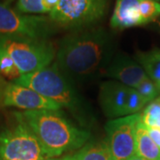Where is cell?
Segmentation results:
<instances>
[{"label": "cell", "mask_w": 160, "mask_h": 160, "mask_svg": "<svg viewBox=\"0 0 160 160\" xmlns=\"http://www.w3.org/2000/svg\"><path fill=\"white\" fill-rule=\"evenodd\" d=\"M116 47L113 35L103 28L76 29L59 42L54 64L75 85L89 83L104 76Z\"/></svg>", "instance_id": "cell-1"}, {"label": "cell", "mask_w": 160, "mask_h": 160, "mask_svg": "<svg viewBox=\"0 0 160 160\" xmlns=\"http://www.w3.org/2000/svg\"><path fill=\"white\" fill-rule=\"evenodd\" d=\"M21 114L38 140L46 158L79 149L91 138L89 130L73 123L61 109L24 110Z\"/></svg>", "instance_id": "cell-2"}, {"label": "cell", "mask_w": 160, "mask_h": 160, "mask_svg": "<svg viewBox=\"0 0 160 160\" xmlns=\"http://www.w3.org/2000/svg\"><path fill=\"white\" fill-rule=\"evenodd\" d=\"M12 82L29 87L62 108L67 109L78 125L86 130L91 129L96 123L91 105L54 63L33 73L22 75Z\"/></svg>", "instance_id": "cell-3"}, {"label": "cell", "mask_w": 160, "mask_h": 160, "mask_svg": "<svg viewBox=\"0 0 160 160\" xmlns=\"http://www.w3.org/2000/svg\"><path fill=\"white\" fill-rule=\"evenodd\" d=\"M38 140L23 119L13 111L0 122V160H45Z\"/></svg>", "instance_id": "cell-4"}, {"label": "cell", "mask_w": 160, "mask_h": 160, "mask_svg": "<svg viewBox=\"0 0 160 160\" xmlns=\"http://www.w3.org/2000/svg\"><path fill=\"white\" fill-rule=\"evenodd\" d=\"M0 48L12 58L22 75L50 66L56 55V49L46 39L0 34Z\"/></svg>", "instance_id": "cell-5"}, {"label": "cell", "mask_w": 160, "mask_h": 160, "mask_svg": "<svg viewBox=\"0 0 160 160\" xmlns=\"http://www.w3.org/2000/svg\"><path fill=\"white\" fill-rule=\"evenodd\" d=\"M109 0H60L50 12L55 26L80 29L92 27L106 14Z\"/></svg>", "instance_id": "cell-6"}, {"label": "cell", "mask_w": 160, "mask_h": 160, "mask_svg": "<svg viewBox=\"0 0 160 160\" xmlns=\"http://www.w3.org/2000/svg\"><path fill=\"white\" fill-rule=\"evenodd\" d=\"M98 99L103 114L109 119L138 114L147 104L134 88L115 80L103 82Z\"/></svg>", "instance_id": "cell-7"}, {"label": "cell", "mask_w": 160, "mask_h": 160, "mask_svg": "<svg viewBox=\"0 0 160 160\" xmlns=\"http://www.w3.org/2000/svg\"><path fill=\"white\" fill-rule=\"evenodd\" d=\"M50 17L21 13L0 3V34L33 39H49L55 32Z\"/></svg>", "instance_id": "cell-8"}, {"label": "cell", "mask_w": 160, "mask_h": 160, "mask_svg": "<svg viewBox=\"0 0 160 160\" xmlns=\"http://www.w3.org/2000/svg\"><path fill=\"white\" fill-rule=\"evenodd\" d=\"M140 120L138 113L107 122L106 142L113 160H128L136 155V128Z\"/></svg>", "instance_id": "cell-9"}, {"label": "cell", "mask_w": 160, "mask_h": 160, "mask_svg": "<svg viewBox=\"0 0 160 160\" xmlns=\"http://www.w3.org/2000/svg\"><path fill=\"white\" fill-rule=\"evenodd\" d=\"M0 108H18L24 110L62 109L61 106L40 95L32 89L8 81L1 76Z\"/></svg>", "instance_id": "cell-10"}, {"label": "cell", "mask_w": 160, "mask_h": 160, "mask_svg": "<svg viewBox=\"0 0 160 160\" xmlns=\"http://www.w3.org/2000/svg\"><path fill=\"white\" fill-rule=\"evenodd\" d=\"M104 76L134 89L149 78L134 58L120 52L111 59Z\"/></svg>", "instance_id": "cell-11"}, {"label": "cell", "mask_w": 160, "mask_h": 160, "mask_svg": "<svg viewBox=\"0 0 160 160\" xmlns=\"http://www.w3.org/2000/svg\"><path fill=\"white\" fill-rule=\"evenodd\" d=\"M142 0H117L110 19V27L114 29H123L144 25L140 12Z\"/></svg>", "instance_id": "cell-12"}, {"label": "cell", "mask_w": 160, "mask_h": 160, "mask_svg": "<svg viewBox=\"0 0 160 160\" xmlns=\"http://www.w3.org/2000/svg\"><path fill=\"white\" fill-rule=\"evenodd\" d=\"M67 157L69 160H113L106 141L86 143L77 152Z\"/></svg>", "instance_id": "cell-13"}, {"label": "cell", "mask_w": 160, "mask_h": 160, "mask_svg": "<svg viewBox=\"0 0 160 160\" xmlns=\"http://www.w3.org/2000/svg\"><path fill=\"white\" fill-rule=\"evenodd\" d=\"M136 156L147 160H160V149L152 141L147 127L141 120L136 128Z\"/></svg>", "instance_id": "cell-14"}, {"label": "cell", "mask_w": 160, "mask_h": 160, "mask_svg": "<svg viewBox=\"0 0 160 160\" xmlns=\"http://www.w3.org/2000/svg\"><path fill=\"white\" fill-rule=\"evenodd\" d=\"M142 67L145 73L160 89V49L138 52L134 58Z\"/></svg>", "instance_id": "cell-15"}, {"label": "cell", "mask_w": 160, "mask_h": 160, "mask_svg": "<svg viewBox=\"0 0 160 160\" xmlns=\"http://www.w3.org/2000/svg\"><path fill=\"white\" fill-rule=\"evenodd\" d=\"M141 122L147 127L160 129V96L150 102L141 114Z\"/></svg>", "instance_id": "cell-16"}, {"label": "cell", "mask_w": 160, "mask_h": 160, "mask_svg": "<svg viewBox=\"0 0 160 160\" xmlns=\"http://www.w3.org/2000/svg\"><path fill=\"white\" fill-rule=\"evenodd\" d=\"M0 76L4 78L14 81L22 74L12 58L0 48Z\"/></svg>", "instance_id": "cell-17"}, {"label": "cell", "mask_w": 160, "mask_h": 160, "mask_svg": "<svg viewBox=\"0 0 160 160\" xmlns=\"http://www.w3.org/2000/svg\"><path fill=\"white\" fill-rule=\"evenodd\" d=\"M140 12L145 24L153 22L160 16V2L157 0H142Z\"/></svg>", "instance_id": "cell-18"}, {"label": "cell", "mask_w": 160, "mask_h": 160, "mask_svg": "<svg viewBox=\"0 0 160 160\" xmlns=\"http://www.w3.org/2000/svg\"><path fill=\"white\" fill-rule=\"evenodd\" d=\"M139 94L143 98V100L147 103L154 101L156 98L158 97L160 93V89L156 86L154 82L149 78L142 81L139 86L135 88Z\"/></svg>", "instance_id": "cell-19"}, {"label": "cell", "mask_w": 160, "mask_h": 160, "mask_svg": "<svg viewBox=\"0 0 160 160\" xmlns=\"http://www.w3.org/2000/svg\"><path fill=\"white\" fill-rule=\"evenodd\" d=\"M16 11L21 13H46L47 12L43 0H18Z\"/></svg>", "instance_id": "cell-20"}, {"label": "cell", "mask_w": 160, "mask_h": 160, "mask_svg": "<svg viewBox=\"0 0 160 160\" xmlns=\"http://www.w3.org/2000/svg\"><path fill=\"white\" fill-rule=\"evenodd\" d=\"M147 127V126H146ZM147 131L149 132V135L152 139L157 146L160 149V129L156 127H147Z\"/></svg>", "instance_id": "cell-21"}, {"label": "cell", "mask_w": 160, "mask_h": 160, "mask_svg": "<svg viewBox=\"0 0 160 160\" xmlns=\"http://www.w3.org/2000/svg\"><path fill=\"white\" fill-rule=\"evenodd\" d=\"M43 2L47 12H50L59 4L60 0H43Z\"/></svg>", "instance_id": "cell-22"}, {"label": "cell", "mask_w": 160, "mask_h": 160, "mask_svg": "<svg viewBox=\"0 0 160 160\" xmlns=\"http://www.w3.org/2000/svg\"><path fill=\"white\" fill-rule=\"evenodd\" d=\"M45 160H69V159L68 158V157H67V156H65V157H63V158H46Z\"/></svg>", "instance_id": "cell-23"}, {"label": "cell", "mask_w": 160, "mask_h": 160, "mask_svg": "<svg viewBox=\"0 0 160 160\" xmlns=\"http://www.w3.org/2000/svg\"><path fill=\"white\" fill-rule=\"evenodd\" d=\"M128 160H147V159H144L142 158H140V157H138V156H133V157H132L131 158H129Z\"/></svg>", "instance_id": "cell-24"}, {"label": "cell", "mask_w": 160, "mask_h": 160, "mask_svg": "<svg viewBox=\"0 0 160 160\" xmlns=\"http://www.w3.org/2000/svg\"><path fill=\"white\" fill-rule=\"evenodd\" d=\"M8 1H10V0H8Z\"/></svg>", "instance_id": "cell-25"}]
</instances>
